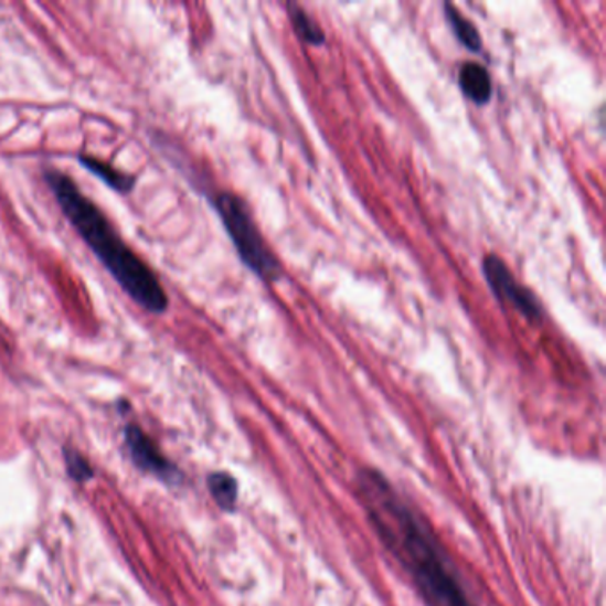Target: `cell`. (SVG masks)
<instances>
[{"mask_svg": "<svg viewBox=\"0 0 606 606\" xmlns=\"http://www.w3.org/2000/svg\"><path fill=\"white\" fill-rule=\"evenodd\" d=\"M358 495L387 550L401 562L427 606H475L438 539L392 483L375 470L358 477Z\"/></svg>", "mask_w": 606, "mask_h": 606, "instance_id": "6da1fadb", "label": "cell"}, {"mask_svg": "<svg viewBox=\"0 0 606 606\" xmlns=\"http://www.w3.org/2000/svg\"><path fill=\"white\" fill-rule=\"evenodd\" d=\"M45 180L64 217L98 256L121 290L150 313H164L169 301L159 278L150 265L125 244L104 212L89 198L84 196L77 183L66 174L49 171Z\"/></svg>", "mask_w": 606, "mask_h": 606, "instance_id": "7a4b0ae2", "label": "cell"}, {"mask_svg": "<svg viewBox=\"0 0 606 606\" xmlns=\"http://www.w3.org/2000/svg\"><path fill=\"white\" fill-rule=\"evenodd\" d=\"M215 210L228 232L233 246L237 249L241 261L265 281H274L279 276V264L265 246L261 232L256 230L246 203L232 192H223L215 200Z\"/></svg>", "mask_w": 606, "mask_h": 606, "instance_id": "3957f363", "label": "cell"}, {"mask_svg": "<svg viewBox=\"0 0 606 606\" xmlns=\"http://www.w3.org/2000/svg\"><path fill=\"white\" fill-rule=\"evenodd\" d=\"M482 267L483 276L488 279L489 287L498 299L514 306L515 310L523 313L527 319L535 320L541 317V306H539L538 299L530 294V290L515 281L511 270L507 269V265L498 256H486Z\"/></svg>", "mask_w": 606, "mask_h": 606, "instance_id": "277c9868", "label": "cell"}, {"mask_svg": "<svg viewBox=\"0 0 606 606\" xmlns=\"http://www.w3.org/2000/svg\"><path fill=\"white\" fill-rule=\"evenodd\" d=\"M127 443L136 465L141 466L142 470L160 475L166 479H171V475H174L173 466L169 465L168 460L160 454L159 448L136 425L127 427Z\"/></svg>", "mask_w": 606, "mask_h": 606, "instance_id": "5b68a950", "label": "cell"}, {"mask_svg": "<svg viewBox=\"0 0 606 606\" xmlns=\"http://www.w3.org/2000/svg\"><path fill=\"white\" fill-rule=\"evenodd\" d=\"M459 86L475 104H488L491 98V77L483 66L477 63H466L459 72Z\"/></svg>", "mask_w": 606, "mask_h": 606, "instance_id": "8992f818", "label": "cell"}, {"mask_svg": "<svg viewBox=\"0 0 606 606\" xmlns=\"http://www.w3.org/2000/svg\"><path fill=\"white\" fill-rule=\"evenodd\" d=\"M78 162H81L89 173L95 174L96 178H100L102 182L107 183L109 188L116 189L118 192L132 191L136 178L130 177V174L127 173H121L118 169L104 162V160L95 159V157L89 156H81L78 157Z\"/></svg>", "mask_w": 606, "mask_h": 606, "instance_id": "52a82bcc", "label": "cell"}, {"mask_svg": "<svg viewBox=\"0 0 606 606\" xmlns=\"http://www.w3.org/2000/svg\"><path fill=\"white\" fill-rule=\"evenodd\" d=\"M445 13H447V20L450 22L451 31L456 34L457 40H459L468 51H480V45H482V43H480V34L477 32V29H475L474 23H471L470 20L465 19V17H463V14L451 4H445Z\"/></svg>", "mask_w": 606, "mask_h": 606, "instance_id": "ba28073f", "label": "cell"}, {"mask_svg": "<svg viewBox=\"0 0 606 606\" xmlns=\"http://www.w3.org/2000/svg\"><path fill=\"white\" fill-rule=\"evenodd\" d=\"M209 489L215 502L224 511H232L237 502V480L228 474H212L209 477Z\"/></svg>", "mask_w": 606, "mask_h": 606, "instance_id": "9c48e42d", "label": "cell"}, {"mask_svg": "<svg viewBox=\"0 0 606 606\" xmlns=\"http://www.w3.org/2000/svg\"><path fill=\"white\" fill-rule=\"evenodd\" d=\"M288 13H290V20H293L297 34L306 43H310V45H322L325 43V32L315 23L310 14L296 4H288Z\"/></svg>", "mask_w": 606, "mask_h": 606, "instance_id": "30bf717a", "label": "cell"}, {"mask_svg": "<svg viewBox=\"0 0 606 606\" xmlns=\"http://www.w3.org/2000/svg\"><path fill=\"white\" fill-rule=\"evenodd\" d=\"M66 466H68L72 479L78 480V482L92 479V468H89L84 457L78 456L77 451H66Z\"/></svg>", "mask_w": 606, "mask_h": 606, "instance_id": "8fae6325", "label": "cell"}]
</instances>
